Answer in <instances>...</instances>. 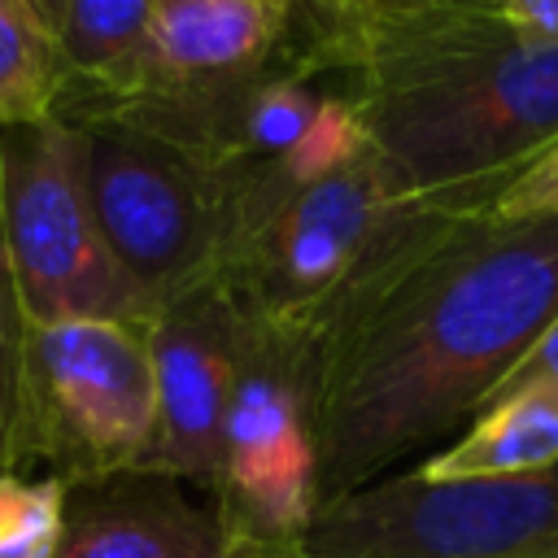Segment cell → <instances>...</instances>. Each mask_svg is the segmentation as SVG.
Listing matches in <instances>:
<instances>
[{"label": "cell", "mask_w": 558, "mask_h": 558, "mask_svg": "<svg viewBox=\"0 0 558 558\" xmlns=\"http://www.w3.org/2000/svg\"><path fill=\"white\" fill-rule=\"evenodd\" d=\"M558 314V218L436 214L314 331L323 506L471 423Z\"/></svg>", "instance_id": "obj_1"}, {"label": "cell", "mask_w": 558, "mask_h": 558, "mask_svg": "<svg viewBox=\"0 0 558 558\" xmlns=\"http://www.w3.org/2000/svg\"><path fill=\"white\" fill-rule=\"evenodd\" d=\"M336 61L397 201L471 214L558 140V39L484 4L375 0L340 31Z\"/></svg>", "instance_id": "obj_2"}, {"label": "cell", "mask_w": 558, "mask_h": 558, "mask_svg": "<svg viewBox=\"0 0 558 558\" xmlns=\"http://www.w3.org/2000/svg\"><path fill=\"white\" fill-rule=\"evenodd\" d=\"M214 174L222 187L218 279L244 314L310 336L440 214L388 192L353 109L288 157Z\"/></svg>", "instance_id": "obj_3"}, {"label": "cell", "mask_w": 558, "mask_h": 558, "mask_svg": "<svg viewBox=\"0 0 558 558\" xmlns=\"http://www.w3.org/2000/svg\"><path fill=\"white\" fill-rule=\"evenodd\" d=\"M209 506L240 558H305L323 510L310 331L244 314Z\"/></svg>", "instance_id": "obj_4"}, {"label": "cell", "mask_w": 558, "mask_h": 558, "mask_svg": "<svg viewBox=\"0 0 558 558\" xmlns=\"http://www.w3.org/2000/svg\"><path fill=\"white\" fill-rule=\"evenodd\" d=\"M0 248L26 323L157 314L96 222L83 131L57 113L0 131Z\"/></svg>", "instance_id": "obj_5"}, {"label": "cell", "mask_w": 558, "mask_h": 558, "mask_svg": "<svg viewBox=\"0 0 558 558\" xmlns=\"http://www.w3.org/2000/svg\"><path fill=\"white\" fill-rule=\"evenodd\" d=\"M157 436L148 323L65 318L26 323L22 471L65 488L144 471Z\"/></svg>", "instance_id": "obj_6"}, {"label": "cell", "mask_w": 558, "mask_h": 558, "mask_svg": "<svg viewBox=\"0 0 558 558\" xmlns=\"http://www.w3.org/2000/svg\"><path fill=\"white\" fill-rule=\"evenodd\" d=\"M65 122L83 131L96 222L153 310L218 279L222 187L214 166L196 148L122 118L83 113Z\"/></svg>", "instance_id": "obj_7"}, {"label": "cell", "mask_w": 558, "mask_h": 558, "mask_svg": "<svg viewBox=\"0 0 558 558\" xmlns=\"http://www.w3.org/2000/svg\"><path fill=\"white\" fill-rule=\"evenodd\" d=\"M305 558H558V466L427 480L418 466L327 501Z\"/></svg>", "instance_id": "obj_8"}, {"label": "cell", "mask_w": 558, "mask_h": 558, "mask_svg": "<svg viewBox=\"0 0 558 558\" xmlns=\"http://www.w3.org/2000/svg\"><path fill=\"white\" fill-rule=\"evenodd\" d=\"M240 305L222 279L187 288L148 318L157 436L144 471L170 475L196 493H214L222 418L240 349Z\"/></svg>", "instance_id": "obj_9"}, {"label": "cell", "mask_w": 558, "mask_h": 558, "mask_svg": "<svg viewBox=\"0 0 558 558\" xmlns=\"http://www.w3.org/2000/svg\"><path fill=\"white\" fill-rule=\"evenodd\" d=\"M52 558H240L209 501L153 471L65 488Z\"/></svg>", "instance_id": "obj_10"}, {"label": "cell", "mask_w": 558, "mask_h": 558, "mask_svg": "<svg viewBox=\"0 0 558 558\" xmlns=\"http://www.w3.org/2000/svg\"><path fill=\"white\" fill-rule=\"evenodd\" d=\"M558 466V388L536 384L493 397L458 440L418 462L427 480L536 475Z\"/></svg>", "instance_id": "obj_11"}, {"label": "cell", "mask_w": 558, "mask_h": 558, "mask_svg": "<svg viewBox=\"0 0 558 558\" xmlns=\"http://www.w3.org/2000/svg\"><path fill=\"white\" fill-rule=\"evenodd\" d=\"M157 0H65L57 52L65 61V96H118L148 44Z\"/></svg>", "instance_id": "obj_12"}, {"label": "cell", "mask_w": 558, "mask_h": 558, "mask_svg": "<svg viewBox=\"0 0 558 558\" xmlns=\"http://www.w3.org/2000/svg\"><path fill=\"white\" fill-rule=\"evenodd\" d=\"M65 61L26 0H0V131L44 122L65 96Z\"/></svg>", "instance_id": "obj_13"}, {"label": "cell", "mask_w": 558, "mask_h": 558, "mask_svg": "<svg viewBox=\"0 0 558 558\" xmlns=\"http://www.w3.org/2000/svg\"><path fill=\"white\" fill-rule=\"evenodd\" d=\"M65 519V484L52 475H0V558H52Z\"/></svg>", "instance_id": "obj_14"}, {"label": "cell", "mask_w": 558, "mask_h": 558, "mask_svg": "<svg viewBox=\"0 0 558 558\" xmlns=\"http://www.w3.org/2000/svg\"><path fill=\"white\" fill-rule=\"evenodd\" d=\"M22 371H26V314L17 305L0 248V475L22 471Z\"/></svg>", "instance_id": "obj_15"}, {"label": "cell", "mask_w": 558, "mask_h": 558, "mask_svg": "<svg viewBox=\"0 0 558 558\" xmlns=\"http://www.w3.org/2000/svg\"><path fill=\"white\" fill-rule=\"evenodd\" d=\"M471 214L519 222V218H558V140L541 148L532 161H523L514 174H506L497 187H488Z\"/></svg>", "instance_id": "obj_16"}, {"label": "cell", "mask_w": 558, "mask_h": 558, "mask_svg": "<svg viewBox=\"0 0 558 558\" xmlns=\"http://www.w3.org/2000/svg\"><path fill=\"white\" fill-rule=\"evenodd\" d=\"M536 384H549V388H558V314L549 318V327L532 340V349L506 371V379L493 388V397H506V392H519V388H536ZM488 397V401H493ZM484 401V405H488ZM480 405V410H484Z\"/></svg>", "instance_id": "obj_17"}, {"label": "cell", "mask_w": 558, "mask_h": 558, "mask_svg": "<svg viewBox=\"0 0 558 558\" xmlns=\"http://www.w3.org/2000/svg\"><path fill=\"white\" fill-rule=\"evenodd\" d=\"M484 9L536 39H558V0H484Z\"/></svg>", "instance_id": "obj_18"}, {"label": "cell", "mask_w": 558, "mask_h": 558, "mask_svg": "<svg viewBox=\"0 0 558 558\" xmlns=\"http://www.w3.org/2000/svg\"><path fill=\"white\" fill-rule=\"evenodd\" d=\"M296 17L314 22V26H327V31H344L353 17H362L375 0H288Z\"/></svg>", "instance_id": "obj_19"}, {"label": "cell", "mask_w": 558, "mask_h": 558, "mask_svg": "<svg viewBox=\"0 0 558 558\" xmlns=\"http://www.w3.org/2000/svg\"><path fill=\"white\" fill-rule=\"evenodd\" d=\"M61 4H65V0H26V9L48 26L52 39H57V22H61Z\"/></svg>", "instance_id": "obj_20"}, {"label": "cell", "mask_w": 558, "mask_h": 558, "mask_svg": "<svg viewBox=\"0 0 558 558\" xmlns=\"http://www.w3.org/2000/svg\"><path fill=\"white\" fill-rule=\"evenodd\" d=\"M397 4H484V0H397Z\"/></svg>", "instance_id": "obj_21"}]
</instances>
